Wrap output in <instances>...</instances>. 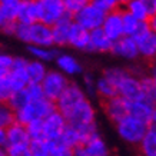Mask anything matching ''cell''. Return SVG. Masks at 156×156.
<instances>
[{"mask_svg": "<svg viewBox=\"0 0 156 156\" xmlns=\"http://www.w3.org/2000/svg\"><path fill=\"white\" fill-rule=\"evenodd\" d=\"M103 76L113 83L118 96L126 100L152 99L153 86L149 76H137L123 67H108Z\"/></svg>", "mask_w": 156, "mask_h": 156, "instance_id": "obj_1", "label": "cell"}, {"mask_svg": "<svg viewBox=\"0 0 156 156\" xmlns=\"http://www.w3.org/2000/svg\"><path fill=\"white\" fill-rule=\"evenodd\" d=\"M13 37L27 46H53L52 27L42 22L33 23H17L14 24Z\"/></svg>", "mask_w": 156, "mask_h": 156, "instance_id": "obj_2", "label": "cell"}, {"mask_svg": "<svg viewBox=\"0 0 156 156\" xmlns=\"http://www.w3.org/2000/svg\"><path fill=\"white\" fill-rule=\"evenodd\" d=\"M53 110H56L55 102L46 99V98H40V99L27 102L23 108H20L19 110L14 112V116H16V122L26 126L29 123L36 122V120H43Z\"/></svg>", "mask_w": 156, "mask_h": 156, "instance_id": "obj_3", "label": "cell"}, {"mask_svg": "<svg viewBox=\"0 0 156 156\" xmlns=\"http://www.w3.org/2000/svg\"><path fill=\"white\" fill-rule=\"evenodd\" d=\"M115 126H116V132L122 140H125L129 145L137 146L143 139V136L146 135L151 125L135 118L132 115H126L115 123Z\"/></svg>", "mask_w": 156, "mask_h": 156, "instance_id": "obj_4", "label": "cell"}, {"mask_svg": "<svg viewBox=\"0 0 156 156\" xmlns=\"http://www.w3.org/2000/svg\"><path fill=\"white\" fill-rule=\"evenodd\" d=\"M106 13H108L106 10H103L93 0H90L80 10H77L75 14H72V19L76 24H79V26L90 32V30L102 27Z\"/></svg>", "mask_w": 156, "mask_h": 156, "instance_id": "obj_5", "label": "cell"}, {"mask_svg": "<svg viewBox=\"0 0 156 156\" xmlns=\"http://www.w3.org/2000/svg\"><path fill=\"white\" fill-rule=\"evenodd\" d=\"M69 77L65 76L57 69H49L48 73L44 75L43 80L40 82V87L43 90V96L46 99L56 102L57 98L62 95V92L66 89L69 85Z\"/></svg>", "mask_w": 156, "mask_h": 156, "instance_id": "obj_6", "label": "cell"}, {"mask_svg": "<svg viewBox=\"0 0 156 156\" xmlns=\"http://www.w3.org/2000/svg\"><path fill=\"white\" fill-rule=\"evenodd\" d=\"M39 22L53 26L60 19L69 16L63 0H36Z\"/></svg>", "mask_w": 156, "mask_h": 156, "instance_id": "obj_7", "label": "cell"}, {"mask_svg": "<svg viewBox=\"0 0 156 156\" xmlns=\"http://www.w3.org/2000/svg\"><path fill=\"white\" fill-rule=\"evenodd\" d=\"M67 122L63 118V115L57 110H53L50 115L42 120V128H43V139L48 142H56L62 136L63 130L66 129Z\"/></svg>", "mask_w": 156, "mask_h": 156, "instance_id": "obj_8", "label": "cell"}, {"mask_svg": "<svg viewBox=\"0 0 156 156\" xmlns=\"http://www.w3.org/2000/svg\"><path fill=\"white\" fill-rule=\"evenodd\" d=\"M133 40L136 43L139 57H143L146 60H152L156 57V34L153 33L146 24L145 27L133 36Z\"/></svg>", "mask_w": 156, "mask_h": 156, "instance_id": "obj_9", "label": "cell"}, {"mask_svg": "<svg viewBox=\"0 0 156 156\" xmlns=\"http://www.w3.org/2000/svg\"><path fill=\"white\" fill-rule=\"evenodd\" d=\"M75 156H112L110 147L99 133L89 137L80 146L73 149Z\"/></svg>", "mask_w": 156, "mask_h": 156, "instance_id": "obj_10", "label": "cell"}, {"mask_svg": "<svg viewBox=\"0 0 156 156\" xmlns=\"http://www.w3.org/2000/svg\"><path fill=\"white\" fill-rule=\"evenodd\" d=\"M100 29L103 30V33L106 34L112 42L123 37L125 33H123L122 10L115 9V10L108 12L106 16H105V20H103V23H102V27Z\"/></svg>", "mask_w": 156, "mask_h": 156, "instance_id": "obj_11", "label": "cell"}, {"mask_svg": "<svg viewBox=\"0 0 156 156\" xmlns=\"http://www.w3.org/2000/svg\"><path fill=\"white\" fill-rule=\"evenodd\" d=\"M26 65H27V59L22 56H13V63L7 72L13 90L23 89L29 83L27 75H26Z\"/></svg>", "mask_w": 156, "mask_h": 156, "instance_id": "obj_12", "label": "cell"}, {"mask_svg": "<svg viewBox=\"0 0 156 156\" xmlns=\"http://www.w3.org/2000/svg\"><path fill=\"white\" fill-rule=\"evenodd\" d=\"M110 53L119 57V59L129 62L136 60L139 57L136 43H135L133 37H129V36H123V37L115 40L113 44H112V49H110Z\"/></svg>", "mask_w": 156, "mask_h": 156, "instance_id": "obj_13", "label": "cell"}, {"mask_svg": "<svg viewBox=\"0 0 156 156\" xmlns=\"http://www.w3.org/2000/svg\"><path fill=\"white\" fill-rule=\"evenodd\" d=\"M56 69L59 72H62L67 77H73V76L83 75V66L82 63L77 60V57H75L70 53H57L56 59Z\"/></svg>", "mask_w": 156, "mask_h": 156, "instance_id": "obj_14", "label": "cell"}, {"mask_svg": "<svg viewBox=\"0 0 156 156\" xmlns=\"http://www.w3.org/2000/svg\"><path fill=\"white\" fill-rule=\"evenodd\" d=\"M155 109V103L152 99L128 100V115H132V116L140 119L149 125L152 122V116H153Z\"/></svg>", "mask_w": 156, "mask_h": 156, "instance_id": "obj_15", "label": "cell"}, {"mask_svg": "<svg viewBox=\"0 0 156 156\" xmlns=\"http://www.w3.org/2000/svg\"><path fill=\"white\" fill-rule=\"evenodd\" d=\"M103 112L113 123L128 115V100L120 98V96H115L110 99H106L103 103Z\"/></svg>", "mask_w": 156, "mask_h": 156, "instance_id": "obj_16", "label": "cell"}, {"mask_svg": "<svg viewBox=\"0 0 156 156\" xmlns=\"http://www.w3.org/2000/svg\"><path fill=\"white\" fill-rule=\"evenodd\" d=\"M72 24H73V19H72V14H69L66 17L60 19L57 23L53 24V26H50V27H52L53 46H56V48L67 46Z\"/></svg>", "mask_w": 156, "mask_h": 156, "instance_id": "obj_17", "label": "cell"}, {"mask_svg": "<svg viewBox=\"0 0 156 156\" xmlns=\"http://www.w3.org/2000/svg\"><path fill=\"white\" fill-rule=\"evenodd\" d=\"M113 42L103 33L102 29H95L89 32V48L87 52L92 53H110Z\"/></svg>", "mask_w": 156, "mask_h": 156, "instance_id": "obj_18", "label": "cell"}, {"mask_svg": "<svg viewBox=\"0 0 156 156\" xmlns=\"http://www.w3.org/2000/svg\"><path fill=\"white\" fill-rule=\"evenodd\" d=\"M67 46L80 50V52H87L89 48V30L83 29L82 26L76 24L73 22L70 27V33H69V42Z\"/></svg>", "mask_w": 156, "mask_h": 156, "instance_id": "obj_19", "label": "cell"}, {"mask_svg": "<svg viewBox=\"0 0 156 156\" xmlns=\"http://www.w3.org/2000/svg\"><path fill=\"white\" fill-rule=\"evenodd\" d=\"M16 22L17 23H26V24L33 23V22H39L36 0H19Z\"/></svg>", "mask_w": 156, "mask_h": 156, "instance_id": "obj_20", "label": "cell"}, {"mask_svg": "<svg viewBox=\"0 0 156 156\" xmlns=\"http://www.w3.org/2000/svg\"><path fill=\"white\" fill-rule=\"evenodd\" d=\"M6 137H7V145H27L30 143L27 129L24 125L19 122H14L9 128H6Z\"/></svg>", "mask_w": 156, "mask_h": 156, "instance_id": "obj_21", "label": "cell"}, {"mask_svg": "<svg viewBox=\"0 0 156 156\" xmlns=\"http://www.w3.org/2000/svg\"><path fill=\"white\" fill-rule=\"evenodd\" d=\"M123 10L126 13L132 14L133 17L137 19L139 22H145V23H147L149 19L152 17V12L145 0H129L128 3L125 5Z\"/></svg>", "mask_w": 156, "mask_h": 156, "instance_id": "obj_22", "label": "cell"}, {"mask_svg": "<svg viewBox=\"0 0 156 156\" xmlns=\"http://www.w3.org/2000/svg\"><path fill=\"white\" fill-rule=\"evenodd\" d=\"M48 66L46 63L39 60H27V65H26V75H27L29 83H40L43 80L44 75L48 73Z\"/></svg>", "mask_w": 156, "mask_h": 156, "instance_id": "obj_23", "label": "cell"}, {"mask_svg": "<svg viewBox=\"0 0 156 156\" xmlns=\"http://www.w3.org/2000/svg\"><path fill=\"white\" fill-rule=\"evenodd\" d=\"M27 52L32 56V59L43 62V63L53 62L59 53L55 49V46H27Z\"/></svg>", "mask_w": 156, "mask_h": 156, "instance_id": "obj_24", "label": "cell"}, {"mask_svg": "<svg viewBox=\"0 0 156 156\" xmlns=\"http://www.w3.org/2000/svg\"><path fill=\"white\" fill-rule=\"evenodd\" d=\"M137 146L142 156H156V126H149L146 135Z\"/></svg>", "mask_w": 156, "mask_h": 156, "instance_id": "obj_25", "label": "cell"}, {"mask_svg": "<svg viewBox=\"0 0 156 156\" xmlns=\"http://www.w3.org/2000/svg\"><path fill=\"white\" fill-rule=\"evenodd\" d=\"M122 22H123V33L125 36L133 37L136 33H139L147 23L145 22H139L137 19H135L132 14L126 13L125 10H122Z\"/></svg>", "mask_w": 156, "mask_h": 156, "instance_id": "obj_26", "label": "cell"}, {"mask_svg": "<svg viewBox=\"0 0 156 156\" xmlns=\"http://www.w3.org/2000/svg\"><path fill=\"white\" fill-rule=\"evenodd\" d=\"M95 93L99 96V98H102L103 100L110 99V98H115V96H118V93H116V89H115L113 83L109 80V79H106L103 75L96 79V83H95Z\"/></svg>", "mask_w": 156, "mask_h": 156, "instance_id": "obj_27", "label": "cell"}, {"mask_svg": "<svg viewBox=\"0 0 156 156\" xmlns=\"http://www.w3.org/2000/svg\"><path fill=\"white\" fill-rule=\"evenodd\" d=\"M59 142H62L63 145L72 147V149H75V147L80 146L82 143H83V137H82L79 129H76V128H73V126H70V125H67L66 129H65L63 133H62Z\"/></svg>", "mask_w": 156, "mask_h": 156, "instance_id": "obj_28", "label": "cell"}, {"mask_svg": "<svg viewBox=\"0 0 156 156\" xmlns=\"http://www.w3.org/2000/svg\"><path fill=\"white\" fill-rule=\"evenodd\" d=\"M27 102H30V98H29L26 89L23 87V89L14 90L13 93L10 95V98L7 99V102H6V103L9 105L10 108H12L14 112H16V110H19L20 108H23V106L27 103Z\"/></svg>", "mask_w": 156, "mask_h": 156, "instance_id": "obj_29", "label": "cell"}, {"mask_svg": "<svg viewBox=\"0 0 156 156\" xmlns=\"http://www.w3.org/2000/svg\"><path fill=\"white\" fill-rule=\"evenodd\" d=\"M17 7H19V0H6V2H0V13H2V16L5 17L6 22H16Z\"/></svg>", "mask_w": 156, "mask_h": 156, "instance_id": "obj_30", "label": "cell"}, {"mask_svg": "<svg viewBox=\"0 0 156 156\" xmlns=\"http://www.w3.org/2000/svg\"><path fill=\"white\" fill-rule=\"evenodd\" d=\"M14 122H16L14 110L6 102H0V128H9Z\"/></svg>", "mask_w": 156, "mask_h": 156, "instance_id": "obj_31", "label": "cell"}, {"mask_svg": "<svg viewBox=\"0 0 156 156\" xmlns=\"http://www.w3.org/2000/svg\"><path fill=\"white\" fill-rule=\"evenodd\" d=\"M48 156H75V153H73L72 147L56 140V142H49Z\"/></svg>", "mask_w": 156, "mask_h": 156, "instance_id": "obj_32", "label": "cell"}, {"mask_svg": "<svg viewBox=\"0 0 156 156\" xmlns=\"http://www.w3.org/2000/svg\"><path fill=\"white\" fill-rule=\"evenodd\" d=\"M13 86L10 83L9 75L7 73H2L0 75V102H7L10 95L13 93Z\"/></svg>", "mask_w": 156, "mask_h": 156, "instance_id": "obj_33", "label": "cell"}, {"mask_svg": "<svg viewBox=\"0 0 156 156\" xmlns=\"http://www.w3.org/2000/svg\"><path fill=\"white\" fill-rule=\"evenodd\" d=\"M29 151H30L29 156H48L49 142L48 140H30Z\"/></svg>", "mask_w": 156, "mask_h": 156, "instance_id": "obj_34", "label": "cell"}, {"mask_svg": "<svg viewBox=\"0 0 156 156\" xmlns=\"http://www.w3.org/2000/svg\"><path fill=\"white\" fill-rule=\"evenodd\" d=\"M27 129V135L30 140H44L43 139V128H42V120H36L26 125Z\"/></svg>", "mask_w": 156, "mask_h": 156, "instance_id": "obj_35", "label": "cell"}, {"mask_svg": "<svg viewBox=\"0 0 156 156\" xmlns=\"http://www.w3.org/2000/svg\"><path fill=\"white\" fill-rule=\"evenodd\" d=\"M95 3L102 7L106 12H110V10L119 9V7H125V5L128 3L129 0H93Z\"/></svg>", "mask_w": 156, "mask_h": 156, "instance_id": "obj_36", "label": "cell"}, {"mask_svg": "<svg viewBox=\"0 0 156 156\" xmlns=\"http://www.w3.org/2000/svg\"><path fill=\"white\" fill-rule=\"evenodd\" d=\"M29 145H7L5 147L9 156H29L30 151H29Z\"/></svg>", "mask_w": 156, "mask_h": 156, "instance_id": "obj_37", "label": "cell"}, {"mask_svg": "<svg viewBox=\"0 0 156 156\" xmlns=\"http://www.w3.org/2000/svg\"><path fill=\"white\" fill-rule=\"evenodd\" d=\"M90 0H63L65 7H66L67 13L69 14H75L77 10H80L85 5H87Z\"/></svg>", "mask_w": 156, "mask_h": 156, "instance_id": "obj_38", "label": "cell"}, {"mask_svg": "<svg viewBox=\"0 0 156 156\" xmlns=\"http://www.w3.org/2000/svg\"><path fill=\"white\" fill-rule=\"evenodd\" d=\"M24 89L27 92L30 100H36V99H40V98H44V96H43V90H42V87H40V83H27Z\"/></svg>", "mask_w": 156, "mask_h": 156, "instance_id": "obj_39", "label": "cell"}, {"mask_svg": "<svg viewBox=\"0 0 156 156\" xmlns=\"http://www.w3.org/2000/svg\"><path fill=\"white\" fill-rule=\"evenodd\" d=\"M95 76L90 75V73H86V75H83V82H82L80 86L86 92V95H92V93H95Z\"/></svg>", "mask_w": 156, "mask_h": 156, "instance_id": "obj_40", "label": "cell"}, {"mask_svg": "<svg viewBox=\"0 0 156 156\" xmlns=\"http://www.w3.org/2000/svg\"><path fill=\"white\" fill-rule=\"evenodd\" d=\"M12 63H13V56L0 50V75L2 73H7L10 66H12Z\"/></svg>", "mask_w": 156, "mask_h": 156, "instance_id": "obj_41", "label": "cell"}, {"mask_svg": "<svg viewBox=\"0 0 156 156\" xmlns=\"http://www.w3.org/2000/svg\"><path fill=\"white\" fill-rule=\"evenodd\" d=\"M7 145V137H6V129L0 128V147H6Z\"/></svg>", "mask_w": 156, "mask_h": 156, "instance_id": "obj_42", "label": "cell"}, {"mask_svg": "<svg viewBox=\"0 0 156 156\" xmlns=\"http://www.w3.org/2000/svg\"><path fill=\"white\" fill-rule=\"evenodd\" d=\"M151 80H152V86H153V92H152V95L153 93H156V66L152 69V72H151Z\"/></svg>", "mask_w": 156, "mask_h": 156, "instance_id": "obj_43", "label": "cell"}, {"mask_svg": "<svg viewBox=\"0 0 156 156\" xmlns=\"http://www.w3.org/2000/svg\"><path fill=\"white\" fill-rule=\"evenodd\" d=\"M147 24H149V27H151L152 32H153V33L156 34V14H152V17L149 19Z\"/></svg>", "mask_w": 156, "mask_h": 156, "instance_id": "obj_44", "label": "cell"}, {"mask_svg": "<svg viewBox=\"0 0 156 156\" xmlns=\"http://www.w3.org/2000/svg\"><path fill=\"white\" fill-rule=\"evenodd\" d=\"M145 2H146V5L149 6L152 14H156V0H145Z\"/></svg>", "mask_w": 156, "mask_h": 156, "instance_id": "obj_45", "label": "cell"}, {"mask_svg": "<svg viewBox=\"0 0 156 156\" xmlns=\"http://www.w3.org/2000/svg\"><path fill=\"white\" fill-rule=\"evenodd\" d=\"M151 125H152V126H156V109H155V112H153V116H152Z\"/></svg>", "mask_w": 156, "mask_h": 156, "instance_id": "obj_46", "label": "cell"}, {"mask_svg": "<svg viewBox=\"0 0 156 156\" xmlns=\"http://www.w3.org/2000/svg\"><path fill=\"white\" fill-rule=\"evenodd\" d=\"M5 23H6L5 17H3V16H2V13H0V30H2V27L5 26Z\"/></svg>", "mask_w": 156, "mask_h": 156, "instance_id": "obj_47", "label": "cell"}, {"mask_svg": "<svg viewBox=\"0 0 156 156\" xmlns=\"http://www.w3.org/2000/svg\"><path fill=\"white\" fill-rule=\"evenodd\" d=\"M0 156H9V155H7V152H6L5 147H0Z\"/></svg>", "mask_w": 156, "mask_h": 156, "instance_id": "obj_48", "label": "cell"}, {"mask_svg": "<svg viewBox=\"0 0 156 156\" xmlns=\"http://www.w3.org/2000/svg\"><path fill=\"white\" fill-rule=\"evenodd\" d=\"M0 2H6V0H0Z\"/></svg>", "mask_w": 156, "mask_h": 156, "instance_id": "obj_49", "label": "cell"}]
</instances>
